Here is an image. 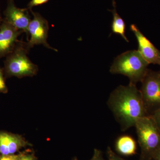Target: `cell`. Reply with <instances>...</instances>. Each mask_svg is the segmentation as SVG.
<instances>
[{
    "label": "cell",
    "mask_w": 160,
    "mask_h": 160,
    "mask_svg": "<svg viewBox=\"0 0 160 160\" xmlns=\"http://www.w3.org/2000/svg\"><path fill=\"white\" fill-rule=\"evenodd\" d=\"M107 105L122 131L134 127L139 118L149 116L140 89L132 83L118 86L110 93Z\"/></svg>",
    "instance_id": "1"
},
{
    "label": "cell",
    "mask_w": 160,
    "mask_h": 160,
    "mask_svg": "<svg viewBox=\"0 0 160 160\" xmlns=\"http://www.w3.org/2000/svg\"><path fill=\"white\" fill-rule=\"evenodd\" d=\"M149 65L138 50H129L115 59L109 71L112 74L127 77L130 81L129 83L136 85L146 75Z\"/></svg>",
    "instance_id": "2"
},
{
    "label": "cell",
    "mask_w": 160,
    "mask_h": 160,
    "mask_svg": "<svg viewBox=\"0 0 160 160\" xmlns=\"http://www.w3.org/2000/svg\"><path fill=\"white\" fill-rule=\"evenodd\" d=\"M141 149V160H152L160 148V130L151 116L141 118L134 126Z\"/></svg>",
    "instance_id": "3"
},
{
    "label": "cell",
    "mask_w": 160,
    "mask_h": 160,
    "mask_svg": "<svg viewBox=\"0 0 160 160\" xmlns=\"http://www.w3.org/2000/svg\"><path fill=\"white\" fill-rule=\"evenodd\" d=\"M26 42L18 41L13 51L7 56L3 69L6 78H22L37 74L38 67L27 56Z\"/></svg>",
    "instance_id": "4"
},
{
    "label": "cell",
    "mask_w": 160,
    "mask_h": 160,
    "mask_svg": "<svg viewBox=\"0 0 160 160\" xmlns=\"http://www.w3.org/2000/svg\"><path fill=\"white\" fill-rule=\"evenodd\" d=\"M140 90L146 111L151 116L160 109L159 72L148 70L143 79Z\"/></svg>",
    "instance_id": "5"
},
{
    "label": "cell",
    "mask_w": 160,
    "mask_h": 160,
    "mask_svg": "<svg viewBox=\"0 0 160 160\" xmlns=\"http://www.w3.org/2000/svg\"><path fill=\"white\" fill-rule=\"evenodd\" d=\"M32 18L30 21L28 29L27 37L29 36L28 42H26V48L29 51L36 45H42L44 47L58 52L57 49L51 47L47 42L49 25L48 21L40 13L32 11Z\"/></svg>",
    "instance_id": "6"
},
{
    "label": "cell",
    "mask_w": 160,
    "mask_h": 160,
    "mask_svg": "<svg viewBox=\"0 0 160 160\" xmlns=\"http://www.w3.org/2000/svg\"><path fill=\"white\" fill-rule=\"evenodd\" d=\"M29 9H20L15 5L13 0H9L7 8L5 10L4 21L9 23L16 29L26 32L31 19Z\"/></svg>",
    "instance_id": "7"
},
{
    "label": "cell",
    "mask_w": 160,
    "mask_h": 160,
    "mask_svg": "<svg viewBox=\"0 0 160 160\" xmlns=\"http://www.w3.org/2000/svg\"><path fill=\"white\" fill-rule=\"evenodd\" d=\"M130 30L134 33L138 45V51L149 64L160 66V52L140 31L137 26L132 24Z\"/></svg>",
    "instance_id": "8"
},
{
    "label": "cell",
    "mask_w": 160,
    "mask_h": 160,
    "mask_svg": "<svg viewBox=\"0 0 160 160\" xmlns=\"http://www.w3.org/2000/svg\"><path fill=\"white\" fill-rule=\"evenodd\" d=\"M22 32L3 20L0 26V58L13 51L19 41L18 38Z\"/></svg>",
    "instance_id": "9"
},
{
    "label": "cell",
    "mask_w": 160,
    "mask_h": 160,
    "mask_svg": "<svg viewBox=\"0 0 160 160\" xmlns=\"http://www.w3.org/2000/svg\"><path fill=\"white\" fill-rule=\"evenodd\" d=\"M28 143L20 135L0 131V154H14Z\"/></svg>",
    "instance_id": "10"
},
{
    "label": "cell",
    "mask_w": 160,
    "mask_h": 160,
    "mask_svg": "<svg viewBox=\"0 0 160 160\" xmlns=\"http://www.w3.org/2000/svg\"><path fill=\"white\" fill-rule=\"evenodd\" d=\"M115 146L116 150L122 155L129 156L136 153V142L130 136L125 135L119 137L116 141Z\"/></svg>",
    "instance_id": "11"
},
{
    "label": "cell",
    "mask_w": 160,
    "mask_h": 160,
    "mask_svg": "<svg viewBox=\"0 0 160 160\" xmlns=\"http://www.w3.org/2000/svg\"><path fill=\"white\" fill-rule=\"evenodd\" d=\"M113 4L114 5V9L112 11L113 14V21L112 24V30L113 33L120 35L127 42H129V40L126 37L125 32H126V25L124 20L116 12L115 9V3Z\"/></svg>",
    "instance_id": "12"
},
{
    "label": "cell",
    "mask_w": 160,
    "mask_h": 160,
    "mask_svg": "<svg viewBox=\"0 0 160 160\" xmlns=\"http://www.w3.org/2000/svg\"><path fill=\"white\" fill-rule=\"evenodd\" d=\"M4 76V70L0 68V92L6 93L8 92V89L5 82Z\"/></svg>",
    "instance_id": "13"
},
{
    "label": "cell",
    "mask_w": 160,
    "mask_h": 160,
    "mask_svg": "<svg viewBox=\"0 0 160 160\" xmlns=\"http://www.w3.org/2000/svg\"><path fill=\"white\" fill-rule=\"evenodd\" d=\"M106 154L108 160H126L120 157L116 153H115L110 147H108L107 148Z\"/></svg>",
    "instance_id": "14"
},
{
    "label": "cell",
    "mask_w": 160,
    "mask_h": 160,
    "mask_svg": "<svg viewBox=\"0 0 160 160\" xmlns=\"http://www.w3.org/2000/svg\"><path fill=\"white\" fill-rule=\"evenodd\" d=\"M49 1V0H31L28 4L27 9L31 10L33 7L42 5Z\"/></svg>",
    "instance_id": "15"
},
{
    "label": "cell",
    "mask_w": 160,
    "mask_h": 160,
    "mask_svg": "<svg viewBox=\"0 0 160 160\" xmlns=\"http://www.w3.org/2000/svg\"><path fill=\"white\" fill-rule=\"evenodd\" d=\"M21 154L19 155L10 154L7 155H0V160H19Z\"/></svg>",
    "instance_id": "16"
},
{
    "label": "cell",
    "mask_w": 160,
    "mask_h": 160,
    "mask_svg": "<svg viewBox=\"0 0 160 160\" xmlns=\"http://www.w3.org/2000/svg\"><path fill=\"white\" fill-rule=\"evenodd\" d=\"M91 160H106L103 158L102 151L98 149H95L93 156Z\"/></svg>",
    "instance_id": "17"
},
{
    "label": "cell",
    "mask_w": 160,
    "mask_h": 160,
    "mask_svg": "<svg viewBox=\"0 0 160 160\" xmlns=\"http://www.w3.org/2000/svg\"><path fill=\"white\" fill-rule=\"evenodd\" d=\"M151 116L154 120L160 130V109L154 112Z\"/></svg>",
    "instance_id": "18"
},
{
    "label": "cell",
    "mask_w": 160,
    "mask_h": 160,
    "mask_svg": "<svg viewBox=\"0 0 160 160\" xmlns=\"http://www.w3.org/2000/svg\"><path fill=\"white\" fill-rule=\"evenodd\" d=\"M19 160H35V158L32 154H21Z\"/></svg>",
    "instance_id": "19"
},
{
    "label": "cell",
    "mask_w": 160,
    "mask_h": 160,
    "mask_svg": "<svg viewBox=\"0 0 160 160\" xmlns=\"http://www.w3.org/2000/svg\"><path fill=\"white\" fill-rule=\"evenodd\" d=\"M152 160H160V148L155 152Z\"/></svg>",
    "instance_id": "20"
},
{
    "label": "cell",
    "mask_w": 160,
    "mask_h": 160,
    "mask_svg": "<svg viewBox=\"0 0 160 160\" xmlns=\"http://www.w3.org/2000/svg\"><path fill=\"white\" fill-rule=\"evenodd\" d=\"M3 21L2 20V18H1V14H0V26H1V24L2 23Z\"/></svg>",
    "instance_id": "21"
},
{
    "label": "cell",
    "mask_w": 160,
    "mask_h": 160,
    "mask_svg": "<svg viewBox=\"0 0 160 160\" xmlns=\"http://www.w3.org/2000/svg\"><path fill=\"white\" fill-rule=\"evenodd\" d=\"M159 73H160V71H159Z\"/></svg>",
    "instance_id": "22"
}]
</instances>
